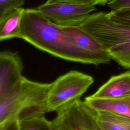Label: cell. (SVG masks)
Returning a JSON list of instances; mask_svg holds the SVG:
<instances>
[{
  "label": "cell",
  "instance_id": "6da1fadb",
  "mask_svg": "<svg viewBox=\"0 0 130 130\" xmlns=\"http://www.w3.org/2000/svg\"><path fill=\"white\" fill-rule=\"evenodd\" d=\"M20 39L54 56L69 61L94 65L58 26L37 8L24 10L20 22Z\"/></svg>",
  "mask_w": 130,
  "mask_h": 130
},
{
  "label": "cell",
  "instance_id": "7a4b0ae2",
  "mask_svg": "<svg viewBox=\"0 0 130 130\" xmlns=\"http://www.w3.org/2000/svg\"><path fill=\"white\" fill-rule=\"evenodd\" d=\"M50 85L22 77L9 93L0 101V124L45 114L47 112L46 101Z\"/></svg>",
  "mask_w": 130,
  "mask_h": 130
},
{
  "label": "cell",
  "instance_id": "3957f363",
  "mask_svg": "<svg viewBox=\"0 0 130 130\" xmlns=\"http://www.w3.org/2000/svg\"><path fill=\"white\" fill-rule=\"evenodd\" d=\"M90 75L71 71L50 83L47 96V112L57 111L70 103L80 100L93 83Z\"/></svg>",
  "mask_w": 130,
  "mask_h": 130
},
{
  "label": "cell",
  "instance_id": "277c9868",
  "mask_svg": "<svg viewBox=\"0 0 130 130\" xmlns=\"http://www.w3.org/2000/svg\"><path fill=\"white\" fill-rule=\"evenodd\" d=\"M79 26L107 50L130 42V23L114 20L105 12L90 14Z\"/></svg>",
  "mask_w": 130,
  "mask_h": 130
},
{
  "label": "cell",
  "instance_id": "5b68a950",
  "mask_svg": "<svg viewBox=\"0 0 130 130\" xmlns=\"http://www.w3.org/2000/svg\"><path fill=\"white\" fill-rule=\"evenodd\" d=\"M36 8L51 22L60 26L79 25L96 9L95 6L49 0Z\"/></svg>",
  "mask_w": 130,
  "mask_h": 130
},
{
  "label": "cell",
  "instance_id": "8992f818",
  "mask_svg": "<svg viewBox=\"0 0 130 130\" xmlns=\"http://www.w3.org/2000/svg\"><path fill=\"white\" fill-rule=\"evenodd\" d=\"M23 63L17 52L0 51V101L13 89L23 77Z\"/></svg>",
  "mask_w": 130,
  "mask_h": 130
},
{
  "label": "cell",
  "instance_id": "52a82bcc",
  "mask_svg": "<svg viewBox=\"0 0 130 130\" xmlns=\"http://www.w3.org/2000/svg\"><path fill=\"white\" fill-rule=\"evenodd\" d=\"M130 95V71L111 77L90 96L112 99Z\"/></svg>",
  "mask_w": 130,
  "mask_h": 130
},
{
  "label": "cell",
  "instance_id": "ba28073f",
  "mask_svg": "<svg viewBox=\"0 0 130 130\" xmlns=\"http://www.w3.org/2000/svg\"><path fill=\"white\" fill-rule=\"evenodd\" d=\"M84 102L96 112L107 111L130 117V95L112 99L89 96L85 99Z\"/></svg>",
  "mask_w": 130,
  "mask_h": 130
},
{
  "label": "cell",
  "instance_id": "9c48e42d",
  "mask_svg": "<svg viewBox=\"0 0 130 130\" xmlns=\"http://www.w3.org/2000/svg\"><path fill=\"white\" fill-rule=\"evenodd\" d=\"M25 9L14 7L0 16V42L12 38H20V22Z\"/></svg>",
  "mask_w": 130,
  "mask_h": 130
},
{
  "label": "cell",
  "instance_id": "30bf717a",
  "mask_svg": "<svg viewBox=\"0 0 130 130\" xmlns=\"http://www.w3.org/2000/svg\"><path fill=\"white\" fill-rule=\"evenodd\" d=\"M99 130H130V117L107 111L96 112Z\"/></svg>",
  "mask_w": 130,
  "mask_h": 130
},
{
  "label": "cell",
  "instance_id": "8fae6325",
  "mask_svg": "<svg viewBox=\"0 0 130 130\" xmlns=\"http://www.w3.org/2000/svg\"><path fill=\"white\" fill-rule=\"evenodd\" d=\"M17 122L19 130H52L51 122L44 114L30 116Z\"/></svg>",
  "mask_w": 130,
  "mask_h": 130
},
{
  "label": "cell",
  "instance_id": "7c38bea8",
  "mask_svg": "<svg viewBox=\"0 0 130 130\" xmlns=\"http://www.w3.org/2000/svg\"><path fill=\"white\" fill-rule=\"evenodd\" d=\"M108 51L111 59L125 68H130V42L115 46Z\"/></svg>",
  "mask_w": 130,
  "mask_h": 130
},
{
  "label": "cell",
  "instance_id": "4fadbf2b",
  "mask_svg": "<svg viewBox=\"0 0 130 130\" xmlns=\"http://www.w3.org/2000/svg\"><path fill=\"white\" fill-rule=\"evenodd\" d=\"M107 5L112 12L130 10V0H109Z\"/></svg>",
  "mask_w": 130,
  "mask_h": 130
},
{
  "label": "cell",
  "instance_id": "5bb4252c",
  "mask_svg": "<svg viewBox=\"0 0 130 130\" xmlns=\"http://www.w3.org/2000/svg\"><path fill=\"white\" fill-rule=\"evenodd\" d=\"M25 0H0V16L7 10L23 6Z\"/></svg>",
  "mask_w": 130,
  "mask_h": 130
},
{
  "label": "cell",
  "instance_id": "9a60e30c",
  "mask_svg": "<svg viewBox=\"0 0 130 130\" xmlns=\"http://www.w3.org/2000/svg\"><path fill=\"white\" fill-rule=\"evenodd\" d=\"M58 2H63L74 3L82 5L95 6V5L105 6L107 5L109 0H49Z\"/></svg>",
  "mask_w": 130,
  "mask_h": 130
},
{
  "label": "cell",
  "instance_id": "2e32d148",
  "mask_svg": "<svg viewBox=\"0 0 130 130\" xmlns=\"http://www.w3.org/2000/svg\"><path fill=\"white\" fill-rule=\"evenodd\" d=\"M110 17L114 20L130 23V10L108 13Z\"/></svg>",
  "mask_w": 130,
  "mask_h": 130
},
{
  "label": "cell",
  "instance_id": "e0dca14e",
  "mask_svg": "<svg viewBox=\"0 0 130 130\" xmlns=\"http://www.w3.org/2000/svg\"><path fill=\"white\" fill-rule=\"evenodd\" d=\"M1 130H19L17 120L13 119L7 121Z\"/></svg>",
  "mask_w": 130,
  "mask_h": 130
},
{
  "label": "cell",
  "instance_id": "ac0fdd59",
  "mask_svg": "<svg viewBox=\"0 0 130 130\" xmlns=\"http://www.w3.org/2000/svg\"><path fill=\"white\" fill-rule=\"evenodd\" d=\"M7 122H4V123H2V124H0V130H1V129H2V128L3 127V126H4V125L5 124V123H6Z\"/></svg>",
  "mask_w": 130,
  "mask_h": 130
}]
</instances>
